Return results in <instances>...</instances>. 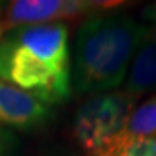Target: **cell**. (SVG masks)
I'll list each match as a JSON object with an SVG mask.
<instances>
[{"label": "cell", "instance_id": "12", "mask_svg": "<svg viewBox=\"0 0 156 156\" xmlns=\"http://www.w3.org/2000/svg\"><path fill=\"white\" fill-rule=\"evenodd\" d=\"M0 35H2V18H0Z\"/></svg>", "mask_w": 156, "mask_h": 156}, {"label": "cell", "instance_id": "6", "mask_svg": "<svg viewBox=\"0 0 156 156\" xmlns=\"http://www.w3.org/2000/svg\"><path fill=\"white\" fill-rule=\"evenodd\" d=\"M123 91L136 99L148 93L156 94V35L151 32L134 54Z\"/></svg>", "mask_w": 156, "mask_h": 156}, {"label": "cell", "instance_id": "8", "mask_svg": "<svg viewBox=\"0 0 156 156\" xmlns=\"http://www.w3.org/2000/svg\"><path fill=\"white\" fill-rule=\"evenodd\" d=\"M19 140L8 127L0 126V156H18Z\"/></svg>", "mask_w": 156, "mask_h": 156}, {"label": "cell", "instance_id": "1", "mask_svg": "<svg viewBox=\"0 0 156 156\" xmlns=\"http://www.w3.org/2000/svg\"><path fill=\"white\" fill-rule=\"evenodd\" d=\"M0 80L46 105L72 94V69L66 23L19 26L0 35Z\"/></svg>", "mask_w": 156, "mask_h": 156}, {"label": "cell", "instance_id": "2", "mask_svg": "<svg viewBox=\"0 0 156 156\" xmlns=\"http://www.w3.org/2000/svg\"><path fill=\"white\" fill-rule=\"evenodd\" d=\"M150 29L129 15L99 13L78 27L72 69V88L78 94L116 91Z\"/></svg>", "mask_w": 156, "mask_h": 156}, {"label": "cell", "instance_id": "11", "mask_svg": "<svg viewBox=\"0 0 156 156\" xmlns=\"http://www.w3.org/2000/svg\"><path fill=\"white\" fill-rule=\"evenodd\" d=\"M49 156H73V154H70V153H53Z\"/></svg>", "mask_w": 156, "mask_h": 156}, {"label": "cell", "instance_id": "10", "mask_svg": "<svg viewBox=\"0 0 156 156\" xmlns=\"http://www.w3.org/2000/svg\"><path fill=\"white\" fill-rule=\"evenodd\" d=\"M140 16H142V23L150 29L153 35H156V2L144 6L140 11Z\"/></svg>", "mask_w": 156, "mask_h": 156}, {"label": "cell", "instance_id": "7", "mask_svg": "<svg viewBox=\"0 0 156 156\" xmlns=\"http://www.w3.org/2000/svg\"><path fill=\"white\" fill-rule=\"evenodd\" d=\"M156 136V94L150 96L145 102L136 105L119 140V150L123 153L139 140Z\"/></svg>", "mask_w": 156, "mask_h": 156}, {"label": "cell", "instance_id": "4", "mask_svg": "<svg viewBox=\"0 0 156 156\" xmlns=\"http://www.w3.org/2000/svg\"><path fill=\"white\" fill-rule=\"evenodd\" d=\"M121 2L97 0H16L8 3L2 19V34L19 26L62 23V19L89 18L115 10Z\"/></svg>", "mask_w": 156, "mask_h": 156}, {"label": "cell", "instance_id": "9", "mask_svg": "<svg viewBox=\"0 0 156 156\" xmlns=\"http://www.w3.org/2000/svg\"><path fill=\"white\" fill-rule=\"evenodd\" d=\"M123 156H156V136L132 144Z\"/></svg>", "mask_w": 156, "mask_h": 156}, {"label": "cell", "instance_id": "5", "mask_svg": "<svg viewBox=\"0 0 156 156\" xmlns=\"http://www.w3.org/2000/svg\"><path fill=\"white\" fill-rule=\"evenodd\" d=\"M53 118L49 105L35 96L0 80V126L32 131L48 124Z\"/></svg>", "mask_w": 156, "mask_h": 156}, {"label": "cell", "instance_id": "3", "mask_svg": "<svg viewBox=\"0 0 156 156\" xmlns=\"http://www.w3.org/2000/svg\"><path fill=\"white\" fill-rule=\"evenodd\" d=\"M139 99L123 89L96 94L76 110L72 134L84 156H121L119 140Z\"/></svg>", "mask_w": 156, "mask_h": 156}]
</instances>
